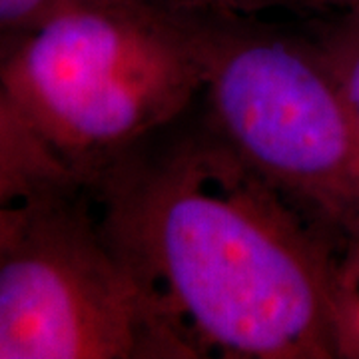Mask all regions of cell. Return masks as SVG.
Masks as SVG:
<instances>
[{"label":"cell","mask_w":359,"mask_h":359,"mask_svg":"<svg viewBox=\"0 0 359 359\" xmlns=\"http://www.w3.org/2000/svg\"><path fill=\"white\" fill-rule=\"evenodd\" d=\"M106 240L190 359H335V244L186 114L84 186Z\"/></svg>","instance_id":"cell-1"},{"label":"cell","mask_w":359,"mask_h":359,"mask_svg":"<svg viewBox=\"0 0 359 359\" xmlns=\"http://www.w3.org/2000/svg\"><path fill=\"white\" fill-rule=\"evenodd\" d=\"M14 110L78 186L198 102L192 16L152 0H66L0 44Z\"/></svg>","instance_id":"cell-2"},{"label":"cell","mask_w":359,"mask_h":359,"mask_svg":"<svg viewBox=\"0 0 359 359\" xmlns=\"http://www.w3.org/2000/svg\"><path fill=\"white\" fill-rule=\"evenodd\" d=\"M190 16L212 126L335 244L359 233L358 146L316 39L256 14Z\"/></svg>","instance_id":"cell-3"},{"label":"cell","mask_w":359,"mask_h":359,"mask_svg":"<svg viewBox=\"0 0 359 359\" xmlns=\"http://www.w3.org/2000/svg\"><path fill=\"white\" fill-rule=\"evenodd\" d=\"M0 359H190L82 186L40 184L0 216Z\"/></svg>","instance_id":"cell-4"},{"label":"cell","mask_w":359,"mask_h":359,"mask_svg":"<svg viewBox=\"0 0 359 359\" xmlns=\"http://www.w3.org/2000/svg\"><path fill=\"white\" fill-rule=\"evenodd\" d=\"M0 168L25 180L30 186L40 184H72L65 168L52 158L32 132L26 128L22 118L14 110L6 90L0 82Z\"/></svg>","instance_id":"cell-5"},{"label":"cell","mask_w":359,"mask_h":359,"mask_svg":"<svg viewBox=\"0 0 359 359\" xmlns=\"http://www.w3.org/2000/svg\"><path fill=\"white\" fill-rule=\"evenodd\" d=\"M313 39L344 96L359 156V6L341 11V16L323 26Z\"/></svg>","instance_id":"cell-6"},{"label":"cell","mask_w":359,"mask_h":359,"mask_svg":"<svg viewBox=\"0 0 359 359\" xmlns=\"http://www.w3.org/2000/svg\"><path fill=\"white\" fill-rule=\"evenodd\" d=\"M332 320L337 359H359V233L335 250Z\"/></svg>","instance_id":"cell-7"},{"label":"cell","mask_w":359,"mask_h":359,"mask_svg":"<svg viewBox=\"0 0 359 359\" xmlns=\"http://www.w3.org/2000/svg\"><path fill=\"white\" fill-rule=\"evenodd\" d=\"M66 0H0V44L18 36Z\"/></svg>","instance_id":"cell-8"},{"label":"cell","mask_w":359,"mask_h":359,"mask_svg":"<svg viewBox=\"0 0 359 359\" xmlns=\"http://www.w3.org/2000/svg\"><path fill=\"white\" fill-rule=\"evenodd\" d=\"M156 4L188 14H256L294 0H152ZM304 2V0H302Z\"/></svg>","instance_id":"cell-9"},{"label":"cell","mask_w":359,"mask_h":359,"mask_svg":"<svg viewBox=\"0 0 359 359\" xmlns=\"http://www.w3.org/2000/svg\"><path fill=\"white\" fill-rule=\"evenodd\" d=\"M30 188H34V186L26 184L25 180H20L18 176L11 174L8 170L0 168V216L11 205L13 200H16L20 194L30 190Z\"/></svg>","instance_id":"cell-10"},{"label":"cell","mask_w":359,"mask_h":359,"mask_svg":"<svg viewBox=\"0 0 359 359\" xmlns=\"http://www.w3.org/2000/svg\"><path fill=\"white\" fill-rule=\"evenodd\" d=\"M309 4H320V6H332L337 11H347V8H358L359 0H304Z\"/></svg>","instance_id":"cell-11"}]
</instances>
